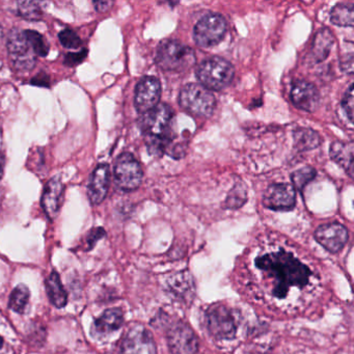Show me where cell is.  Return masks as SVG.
I'll use <instances>...</instances> for the list:
<instances>
[{
  "label": "cell",
  "mask_w": 354,
  "mask_h": 354,
  "mask_svg": "<svg viewBox=\"0 0 354 354\" xmlns=\"http://www.w3.org/2000/svg\"><path fill=\"white\" fill-rule=\"evenodd\" d=\"M342 105H343L344 111H345L350 123H352V120H353V86L352 84H350L349 88L346 92Z\"/></svg>",
  "instance_id": "obj_31"
},
{
  "label": "cell",
  "mask_w": 354,
  "mask_h": 354,
  "mask_svg": "<svg viewBox=\"0 0 354 354\" xmlns=\"http://www.w3.org/2000/svg\"><path fill=\"white\" fill-rule=\"evenodd\" d=\"M18 15L30 21H38L44 16L42 3L36 1H20L17 5Z\"/></svg>",
  "instance_id": "obj_25"
},
{
  "label": "cell",
  "mask_w": 354,
  "mask_h": 354,
  "mask_svg": "<svg viewBox=\"0 0 354 354\" xmlns=\"http://www.w3.org/2000/svg\"><path fill=\"white\" fill-rule=\"evenodd\" d=\"M62 45L68 49H77L82 46V39L71 28H65L59 34Z\"/></svg>",
  "instance_id": "obj_29"
},
{
  "label": "cell",
  "mask_w": 354,
  "mask_h": 354,
  "mask_svg": "<svg viewBox=\"0 0 354 354\" xmlns=\"http://www.w3.org/2000/svg\"><path fill=\"white\" fill-rule=\"evenodd\" d=\"M32 84L38 86H49L48 75L44 73L38 74L36 77L32 78Z\"/></svg>",
  "instance_id": "obj_33"
},
{
  "label": "cell",
  "mask_w": 354,
  "mask_h": 354,
  "mask_svg": "<svg viewBox=\"0 0 354 354\" xmlns=\"http://www.w3.org/2000/svg\"><path fill=\"white\" fill-rule=\"evenodd\" d=\"M3 339H1V337H0V348L3 347Z\"/></svg>",
  "instance_id": "obj_36"
},
{
  "label": "cell",
  "mask_w": 354,
  "mask_h": 354,
  "mask_svg": "<svg viewBox=\"0 0 354 354\" xmlns=\"http://www.w3.org/2000/svg\"><path fill=\"white\" fill-rule=\"evenodd\" d=\"M24 32H26V38H28V43H30L36 57H47L50 46L44 36L39 34L36 30H24Z\"/></svg>",
  "instance_id": "obj_26"
},
{
  "label": "cell",
  "mask_w": 354,
  "mask_h": 354,
  "mask_svg": "<svg viewBox=\"0 0 354 354\" xmlns=\"http://www.w3.org/2000/svg\"><path fill=\"white\" fill-rule=\"evenodd\" d=\"M254 269L260 279L263 293L271 301L286 302L296 294L313 287L315 274L308 264L291 250L279 248L259 254Z\"/></svg>",
  "instance_id": "obj_1"
},
{
  "label": "cell",
  "mask_w": 354,
  "mask_h": 354,
  "mask_svg": "<svg viewBox=\"0 0 354 354\" xmlns=\"http://www.w3.org/2000/svg\"><path fill=\"white\" fill-rule=\"evenodd\" d=\"M113 3L111 1H94L95 9L101 13L109 11Z\"/></svg>",
  "instance_id": "obj_34"
},
{
  "label": "cell",
  "mask_w": 354,
  "mask_h": 354,
  "mask_svg": "<svg viewBox=\"0 0 354 354\" xmlns=\"http://www.w3.org/2000/svg\"><path fill=\"white\" fill-rule=\"evenodd\" d=\"M331 158L337 165H341L348 175L353 176V142H335L331 145L329 150Z\"/></svg>",
  "instance_id": "obj_19"
},
{
  "label": "cell",
  "mask_w": 354,
  "mask_h": 354,
  "mask_svg": "<svg viewBox=\"0 0 354 354\" xmlns=\"http://www.w3.org/2000/svg\"><path fill=\"white\" fill-rule=\"evenodd\" d=\"M122 354H157L152 333L142 325H136L122 341Z\"/></svg>",
  "instance_id": "obj_10"
},
{
  "label": "cell",
  "mask_w": 354,
  "mask_h": 354,
  "mask_svg": "<svg viewBox=\"0 0 354 354\" xmlns=\"http://www.w3.org/2000/svg\"><path fill=\"white\" fill-rule=\"evenodd\" d=\"M330 21L335 26L352 28L354 22L353 3H339L331 10Z\"/></svg>",
  "instance_id": "obj_23"
},
{
  "label": "cell",
  "mask_w": 354,
  "mask_h": 354,
  "mask_svg": "<svg viewBox=\"0 0 354 354\" xmlns=\"http://www.w3.org/2000/svg\"><path fill=\"white\" fill-rule=\"evenodd\" d=\"M206 324L211 335L219 341L234 339L237 333V318L223 304H215L207 310Z\"/></svg>",
  "instance_id": "obj_6"
},
{
  "label": "cell",
  "mask_w": 354,
  "mask_h": 354,
  "mask_svg": "<svg viewBox=\"0 0 354 354\" xmlns=\"http://www.w3.org/2000/svg\"><path fill=\"white\" fill-rule=\"evenodd\" d=\"M316 177V171H315L313 167H304V169H298V171H294L292 174V182H293V187L294 189H297L298 192H302L312 181L314 178Z\"/></svg>",
  "instance_id": "obj_27"
},
{
  "label": "cell",
  "mask_w": 354,
  "mask_h": 354,
  "mask_svg": "<svg viewBox=\"0 0 354 354\" xmlns=\"http://www.w3.org/2000/svg\"><path fill=\"white\" fill-rule=\"evenodd\" d=\"M234 74L233 65L218 57L206 59L196 69V77L201 86L209 91H221L227 88L233 80Z\"/></svg>",
  "instance_id": "obj_4"
},
{
  "label": "cell",
  "mask_w": 354,
  "mask_h": 354,
  "mask_svg": "<svg viewBox=\"0 0 354 354\" xmlns=\"http://www.w3.org/2000/svg\"><path fill=\"white\" fill-rule=\"evenodd\" d=\"M291 99L297 109L308 113L316 111L320 103V95L316 86L304 80H298L293 84Z\"/></svg>",
  "instance_id": "obj_15"
},
{
  "label": "cell",
  "mask_w": 354,
  "mask_h": 354,
  "mask_svg": "<svg viewBox=\"0 0 354 354\" xmlns=\"http://www.w3.org/2000/svg\"><path fill=\"white\" fill-rule=\"evenodd\" d=\"M111 182V169L106 163H101L93 171L88 185V200L92 205H99L106 198Z\"/></svg>",
  "instance_id": "obj_17"
},
{
  "label": "cell",
  "mask_w": 354,
  "mask_h": 354,
  "mask_svg": "<svg viewBox=\"0 0 354 354\" xmlns=\"http://www.w3.org/2000/svg\"><path fill=\"white\" fill-rule=\"evenodd\" d=\"M64 192L65 186L59 176L49 180L45 186L41 203L43 210L49 218L55 219L59 215L64 202Z\"/></svg>",
  "instance_id": "obj_16"
},
{
  "label": "cell",
  "mask_w": 354,
  "mask_h": 354,
  "mask_svg": "<svg viewBox=\"0 0 354 354\" xmlns=\"http://www.w3.org/2000/svg\"><path fill=\"white\" fill-rule=\"evenodd\" d=\"M294 145L299 151H310L320 146L321 138L314 130L298 128L294 131Z\"/></svg>",
  "instance_id": "obj_22"
},
{
  "label": "cell",
  "mask_w": 354,
  "mask_h": 354,
  "mask_svg": "<svg viewBox=\"0 0 354 354\" xmlns=\"http://www.w3.org/2000/svg\"><path fill=\"white\" fill-rule=\"evenodd\" d=\"M174 111L167 104H158L155 109L142 113L138 126L146 136L149 153L161 156L169 148L171 138Z\"/></svg>",
  "instance_id": "obj_2"
},
{
  "label": "cell",
  "mask_w": 354,
  "mask_h": 354,
  "mask_svg": "<svg viewBox=\"0 0 354 354\" xmlns=\"http://www.w3.org/2000/svg\"><path fill=\"white\" fill-rule=\"evenodd\" d=\"M333 36L330 30L324 28L320 30L315 37L314 44H313L312 55L315 61L321 62L326 59L328 53H330L331 47H333Z\"/></svg>",
  "instance_id": "obj_21"
},
{
  "label": "cell",
  "mask_w": 354,
  "mask_h": 354,
  "mask_svg": "<svg viewBox=\"0 0 354 354\" xmlns=\"http://www.w3.org/2000/svg\"><path fill=\"white\" fill-rule=\"evenodd\" d=\"M30 295V289L24 283H20L12 292L9 308L13 310L14 312L22 314L26 310V306H28Z\"/></svg>",
  "instance_id": "obj_24"
},
{
  "label": "cell",
  "mask_w": 354,
  "mask_h": 354,
  "mask_svg": "<svg viewBox=\"0 0 354 354\" xmlns=\"http://www.w3.org/2000/svg\"><path fill=\"white\" fill-rule=\"evenodd\" d=\"M124 323V314L120 308H109L102 316L96 319L92 326V335L95 337H104L121 328Z\"/></svg>",
  "instance_id": "obj_18"
},
{
  "label": "cell",
  "mask_w": 354,
  "mask_h": 354,
  "mask_svg": "<svg viewBox=\"0 0 354 354\" xmlns=\"http://www.w3.org/2000/svg\"><path fill=\"white\" fill-rule=\"evenodd\" d=\"M227 32V21L223 16L216 13L204 16L194 26V39L203 48L218 44Z\"/></svg>",
  "instance_id": "obj_8"
},
{
  "label": "cell",
  "mask_w": 354,
  "mask_h": 354,
  "mask_svg": "<svg viewBox=\"0 0 354 354\" xmlns=\"http://www.w3.org/2000/svg\"><path fill=\"white\" fill-rule=\"evenodd\" d=\"M6 159L3 152H0V180L3 179V171H5Z\"/></svg>",
  "instance_id": "obj_35"
},
{
  "label": "cell",
  "mask_w": 354,
  "mask_h": 354,
  "mask_svg": "<svg viewBox=\"0 0 354 354\" xmlns=\"http://www.w3.org/2000/svg\"><path fill=\"white\" fill-rule=\"evenodd\" d=\"M105 235H106V232L104 231L103 227H95V229L91 230L90 233L88 234L86 238V250L94 248L97 242L104 238Z\"/></svg>",
  "instance_id": "obj_30"
},
{
  "label": "cell",
  "mask_w": 354,
  "mask_h": 354,
  "mask_svg": "<svg viewBox=\"0 0 354 354\" xmlns=\"http://www.w3.org/2000/svg\"><path fill=\"white\" fill-rule=\"evenodd\" d=\"M179 104L194 117L209 118L214 113L216 100L211 91L198 84H189L180 92Z\"/></svg>",
  "instance_id": "obj_5"
},
{
  "label": "cell",
  "mask_w": 354,
  "mask_h": 354,
  "mask_svg": "<svg viewBox=\"0 0 354 354\" xmlns=\"http://www.w3.org/2000/svg\"><path fill=\"white\" fill-rule=\"evenodd\" d=\"M86 55H88V49H82L80 53H68L64 64L68 67H75L86 59Z\"/></svg>",
  "instance_id": "obj_32"
},
{
  "label": "cell",
  "mask_w": 354,
  "mask_h": 354,
  "mask_svg": "<svg viewBox=\"0 0 354 354\" xmlns=\"http://www.w3.org/2000/svg\"><path fill=\"white\" fill-rule=\"evenodd\" d=\"M8 50L14 66L17 69L28 71L37 63L36 55L32 51L24 30L14 28L8 37Z\"/></svg>",
  "instance_id": "obj_9"
},
{
  "label": "cell",
  "mask_w": 354,
  "mask_h": 354,
  "mask_svg": "<svg viewBox=\"0 0 354 354\" xmlns=\"http://www.w3.org/2000/svg\"><path fill=\"white\" fill-rule=\"evenodd\" d=\"M315 239L331 254H337L347 243L348 231L341 223H326L315 232Z\"/></svg>",
  "instance_id": "obj_14"
},
{
  "label": "cell",
  "mask_w": 354,
  "mask_h": 354,
  "mask_svg": "<svg viewBox=\"0 0 354 354\" xmlns=\"http://www.w3.org/2000/svg\"><path fill=\"white\" fill-rule=\"evenodd\" d=\"M263 204L271 210H292L296 204L295 189L291 184H272L263 196Z\"/></svg>",
  "instance_id": "obj_13"
},
{
  "label": "cell",
  "mask_w": 354,
  "mask_h": 354,
  "mask_svg": "<svg viewBox=\"0 0 354 354\" xmlns=\"http://www.w3.org/2000/svg\"><path fill=\"white\" fill-rule=\"evenodd\" d=\"M161 97V84L157 78L146 76L136 88L134 105L140 113H145L155 109L159 104Z\"/></svg>",
  "instance_id": "obj_11"
},
{
  "label": "cell",
  "mask_w": 354,
  "mask_h": 354,
  "mask_svg": "<svg viewBox=\"0 0 354 354\" xmlns=\"http://www.w3.org/2000/svg\"><path fill=\"white\" fill-rule=\"evenodd\" d=\"M246 201L245 188L242 184H236L235 187L230 192L225 204L229 209L240 208Z\"/></svg>",
  "instance_id": "obj_28"
},
{
  "label": "cell",
  "mask_w": 354,
  "mask_h": 354,
  "mask_svg": "<svg viewBox=\"0 0 354 354\" xmlns=\"http://www.w3.org/2000/svg\"><path fill=\"white\" fill-rule=\"evenodd\" d=\"M46 291L53 306L61 308L67 304L68 294L57 271L51 272L46 279Z\"/></svg>",
  "instance_id": "obj_20"
},
{
  "label": "cell",
  "mask_w": 354,
  "mask_h": 354,
  "mask_svg": "<svg viewBox=\"0 0 354 354\" xmlns=\"http://www.w3.org/2000/svg\"><path fill=\"white\" fill-rule=\"evenodd\" d=\"M113 175L118 187L124 192H133L138 189L144 177L142 165L133 155L127 152L118 157L113 169Z\"/></svg>",
  "instance_id": "obj_7"
},
{
  "label": "cell",
  "mask_w": 354,
  "mask_h": 354,
  "mask_svg": "<svg viewBox=\"0 0 354 354\" xmlns=\"http://www.w3.org/2000/svg\"><path fill=\"white\" fill-rule=\"evenodd\" d=\"M167 339L173 354H198V339L194 330L185 323H177L169 329Z\"/></svg>",
  "instance_id": "obj_12"
},
{
  "label": "cell",
  "mask_w": 354,
  "mask_h": 354,
  "mask_svg": "<svg viewBox=\"0 0 354 354\" xmlns=\"http://www.w3.org/2000/svg\"><path fill=\"white\" fill-rule=\"evenodd\" d=\"M196 63L194 51L179 41H163L157 49L156 64L165 71H188Z\"/></svg>",
  "instance_id": "obj_3"
}]
</instances>
